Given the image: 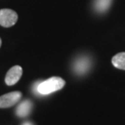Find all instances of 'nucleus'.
I'll return each mask as SVG.
<instances>
[{"label":"nucleus","instance_id":"nucleus-1","mask_svg":"<svg viewBox=\"0 0 125 125\" xmlns=\"http://www.w3.org/2000/svg\"><path fill=\"white\" fill-rule=\"evenodd\" d=\"M65 85V81L61 77L53 76L46 80L43 82H41L37 85V92L40 94L47 95L55 91L60 90Z\"/></svg>","mask_w":125,"mask_h":125},{"label":"nucleus","instance_id":"nucleus-2","mask_svg":"<svg viewBox=\"0 0 125 125\" xmlns=\"http://www.w3.org/2000/svg\"><path fill=\"white\" fill-rule=\"evenodd\" d=\"M18 21V15L11 9L0 10V25L4 28H10L16 24Z\"/></svg>","mask_w":125,"mask_h":125},{"label":"nucleus","instance_id":"nucleus-3","mask_svg":"<svg viewBox=\"0 0 125 125\" xmlns=\"http://www.w3.org/2000/svg\"><path fill=\"white\" fill-rule=\"evenodd\" d=\"M22 94L19 91H14L0 97V108H8L16 105L21 98Z\"/></svg>","mask_w":125,"mask_h":125},{"label":"nucleus","instance_id":"nucleus-4","mask_svg":"<svg viewBox=\"0 0 125 125\" xmlns=\"http://www.w3.org/2000/svg\"><path fill=\"white\" fill-rule=\"evenodd\" d=\"M23 73V69L19 65H16V66L12 67L11 69L7 72V73L5 77V83L7 85L11 86L16 84L17 82L20 81L21 77Z\"/></svg>","mask_w":125,"mask_h":125},{"label":"nucleus","instance_id":"nucleus-5","mask_svg":"<svg viewBox=\"0 0 125 125\" xmlns=\"http://www.w3.org/2000/svg\"><path fill=\"white\" fill-rule=\"evenodd\" d=\"M32 108V103L29 100H24L20 103V105L16 108V115L17 116L24 118V117L28 116L29 113L31 112Z\"/></svg>","mask_w":125,"mask_h":125},{"label":"nucleus","instance_id":"nucleus-6","mask_svg":"<svg viewBox=\"0 0 125 125\" xmlns=\"http://www.w3.org/2000/svg\"><path fill=\"white\" fill-rule=\"evenodd\" d=\"M112 64L119 69L125 70V52L115 54L111 59Z\"/></svg>","mask_w":125,"mask_h":125},{"label":"nucleus","instance_id":"nucleus-7","mask_svg":"<svg viewBox=\"0 0 125 125\" xmlns=\"http://www.w3.org/2000/svg\"><path fill=\"white\" fill-rule=\"evenodd\" d=\"M111 0H96V8L99 11H104L110 7Z\"/></svg>","mask_w":125,"mask_h":125},{"label":"nucleus","instance_id":"nucleus-8","mask_svg":"<svg viewBox=\"0 0 125 125\" xmlns=\"http://www.w3.org/2000/svg\"><path fill=\"white\" fill-rule=\"evenodd\" d=\"M88 62H87L86 60H80L77 61L76 64V70L77 72L79 73H82V72H85L86 67H88Z\"/></svg>","mask_w":125,"mask_h":125},{"label":"nucleus","instance_id":"nucleus-9","mask_svg":"<svg viewBox=\"0 0 125 125\" xmlns=\"http://www.w3.org/2000/svg\"><path fill=\"white\" fill-rule=\"evenodd\" d=\"M23 125H32V124L29 123V122H26V123H24Z\"/></svg>","mask_w":125,"mask_h":125},{"label":"nucleus","instance_id":"nucleus-10","mask_svg":"<svg viewBox=\"0 0 125 125\" xmlns=\"http://www.w3.org/2000/svg\"><path fill=\"white\" fill-rule=\"evenodd\" d=\"M1 46H2V40L0 38V47H1Z\"/></svg>","mask_w":125,"mask_h":125}]
</instances>
